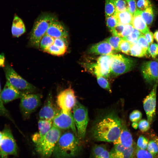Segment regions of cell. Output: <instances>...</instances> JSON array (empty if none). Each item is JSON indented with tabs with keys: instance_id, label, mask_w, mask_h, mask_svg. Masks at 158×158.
Instances as JSON below:
<instances>
[{
	"instance_id": "50",
	"label": "cell",
	"mask_w": 158,
	"mask_h": 158,
	"mask_svg": "<svg viewBox=\"0 0 158 158\" xmlns=\"http://www.w3.org/2000/svg\"><path fill=\"white\" fill-rule=\"evenodd\" d=\"M124 26V25L118 24L111 32L113 36L121 37V34L123 29Z\"/></svg>"
},
{
	"instance_id": "21",
	"label": "cell",
	"mask_w": 158,
	"mask_h": 158,
	"mask_svg": "<svg viewBox=\"0 0 158 158\" xmlns=\"http://www.w3.org/2000/svg\"><path fill=\"white\" fill-rule=\"evenodd\" d=\"M25 31L24 23L21 19L17 16L14 17L11 27V32L13 36L18 37Z\"/></svg>"
},
{
	"instance_id": "31",
	"label": "cell",
	"mask_w": 158,
	"mask_h": 158,
	"mask_svg": "<svg viewBox=\"0 0 158 158\" xmlns=\"http://www.w3.org/2000/svg\"><path fill=\"white\" fill-rule=\"evenodd\" d=\"M66 51V50L61 48L53 44L44 51L53 55L59 56L64 54Z\"/></svg>"
},
{
	"instance_id": "13",
	"label": "cell",
	"mask_w": 158,
	"mask_h": 158,
	"mask_svg": "<svg viewBox=\"0 0 158 158\" xmlns=\"http://www.w3.org/2000/svg\"><path fill=\"white\" fill-rule=\"evenodd\" d=\"M59 109L55 105L52 95L50 92L47 98L44 105L40 110L39 114L40 119L51 120L59 112Z\"/></svg>"
},
{
	"instance_id": "15",
	"label": "cell",
	"mask_w": 158,
	"mask_h": 158,
	"mask_svg": "<svg viewBox=\"0 0 158 158\" xmlns=\"http://www.w3.org/2000/svg\"><path fill=\"white\" fill-rule=\"evenodd\" d=\"M111 54L102 55L97 59L96 63L92 65L93 72L97 76L109 77L111 73L109 61Z\"/></svg>"
},
{
	"instance_id": "23",
	"label": "cell",
	"mask_w": 158,
	"mask_h": 158,
	"mask_svg": "<svg viewBox=\"0 0 158 158\" xmlns=\"http://www.w3.org/2000/svg\"><path fill=\"white\" fill-rule=\"evenodd\" d=\"M114 15L117 19L118 24L123 25L132 24L133 16L128 10L123 12H116Z\"/></svg>"
},
{
	"instance_id": "43",
	"label": "cell",
	"mask_w": 158,
	"mask_h": 158,
	"mask_svg": "<svg viewBox=\"0 0 158 158\" xmlns=\"http://www.w3.org/2000/svg\"><path fill=\"white\" fill-rule=\"evenodd\" d=\"M147 139L143 135H140L137 142V147L140 149L145 150L147 148L148 143Z\"/></svg>"
},
{
	"instance_id": "41",
	"label": "cell",
	"mask_w": 158,
	"mask_h": 158,
	"mask_svg": "<svg viewBox=\"0 0 158 158\" xmlns=\"http://www.w3.org/2000/svg\"><path fill=\"white\" fill-rule=\"evenodd\" d=\"M1 92L0 82V115L9 119L11 121H12V119L10 116L8 111L4 106V104L1 98Z\"/></svg>"
},
{
	"instance_id": "44",
	"label": "cell",
	"mask_w": 158,
	"mask_h": 158,
	"mask_svg": "<svg viewBox=\"0 0 158 158\" xmlns=\"http://www.w3.org/2000/svg\"><path fill=\"white\" fill-rule=\"evenodd\" d=\"M54 44L61 48L67 50L68 46L67 38H55L54 39Z\"/></svg>"
},
{
	"instance_id": "49",
	"label": "cell",
	"mask_w": 158,
	"mask_h": 158,
	"mask_svg": "<svg viewBox=\"0 0 158 158\" xmlns=\"http://www.w3.org/2000/svg\"><path fill=\"white\" fill-rule=\"evenodd\" d=\"M137 43L142 48L149 51L150 45L146 39L144 34L139 37Z\"/></svg>"
},
{
	"instance_id": "29",
	"label": "cell",
	"mask_w": 158,
	"mask_h": 158,
	"mask_svg": "<svg viewBox=\"0 0 158 158\" xmlns=\"http://www.w3.org/2000/svg\"><path fill=\"white\" fill-rule=\"evenodd\" d=\"M126 148L121 144L114 145L110 152L112 158H123V152Z\"/></svg>"
},
{
	"instance_id": "10",
	"label": "cell",
	"mask_w": 158,
	"mask_h": 158,
	"mask_svg": "<svg viewBox=\"0 0 158 158\" xmlns=\"http://www.w3.org/2000/svg\"><path fill=\"white\" fill-rule=\"evenodd\" d=\"M52 123L53 126L60 129L70 130L77 135L73 115L71 111L61 110L53 119Z\"/></svg>"
},
{
	"instance_id": "51",
	"label": "cell",
	"mask_w": 158,
	"mask_h": 158,
	"mask_svg": "<svg viewBox=\"0 0 158 158\" xmlns=\"http://www.w3.org/2000/svg\"><path fill=\"white\" fill-rule=\"evenodd\" d=\"M144 35L150 45L153 43L154 38V35L152 32L149 31L144 34Z\"/></svg>"
},
{
	"instance_id": "17",
	"label": "cell",
	"mask_w": 158,
	"mask_h": 158,
	"mask_svg": "<svg viewBox=\"0 0 158 158\" xmlns=\"http://www.w3.org/2000/svg\"><path fill=\"white\" fill-rule=\"evenodd\" d=\"M46 34L55 39L56 38H67L68 32L63 24L56 20L50 25Z\"/></svg>"
},
{
	"instance_id": "22",
	"label": "cell",
	"mask_w": 158,
	"mask_h": 158,
	"mask_svg": "<svg viewBox=\"0 0 158 158\" xmlns=\"http://www.w3.org/2000/svg\"><path fill=\"white\" fill-rule=\"evenodd\" d=\"M94 158H112L110 153L103 145H96L93 148Z\"/></svg>"
},
{
	"instance_id": "35",
	"label": "cell",
	"mask_w": 158,
	"mask_h": 158,
	"mask_svg": "<svg viewBox=\"0 0 158 158\" xmlns=\"http://www.w3.org/2000/svg\"><path fill=\"white\" fill-rule=\"evenodd\" d=\"M135 156L137 158H157L147 150L140 149L138 147L136 151Z\"/></svg>"
},
{
	"instance_id": "56",
	"label": "cell",
	"mask_w": 158,
	"mask_h": 158,
	"mask_svg": "<svg viewBox=\"0 0 158 158\" xmlns=\"http://www.w3.org/2000/svg\"><path fill=\"white\" fill-rule=\"evenodd\" d=\"M157 46H158V43L157 44Z\"/></svg>"
},
{
	"instance_id": "33",
	"label": "cell",
	"mask_w": 158,
	"mask_h": 158,
	"mask_svg": "<svg viewBox=\"0 0 158 158\" xmlns=\"http://www.w3.org/2000/svg\"><path fill=\"white\" fill-rule=\"evenodd\" d=\"M143 34L139 30L134 28L132 32L129 36L122 39L133 44L137 42L139 37Z\"/></svg>"
},
{
	"instance_id": "5",
	"label": "cell",
	"mask_w": 158,
	"mask_h": 158,
	"mask_svg": "<svg viewBox=\"0 0 158 158\" xmlns=\"http://www.w3.org/2000/svg\"><path fill=\"white\" fill-rule=\"evenodd\" d=\"M4 71L6 79L12 86L25 93H31L36 90V88L19 75L8 63L5 65Z\"/></svg>"
},
{
	"instance_id": "3",
	"label": "cell",
	"mask_w": 158,
	"mask_h": 158,
	"mask_svg": "<svg viewBox=\"0 0 158 158\" xmlns=\"http://www.w3.org/2000/svg\"><path fill=\"white\" fill-rule=\"evenodd\" d=\"M56 20L57 17L52 14L44 13L39 16L34 23L30 33V44L37 48L39 47L41 38L46 34L51 24Z\"/></svg>"
},
{
	"instance_id": "38",
	"label": "cell",
	"mask_w": 158,
	"mask_h": 158,
	"mask_svg": "<svg viewBox=\"0 0 158 158\" xmlns=\"http://www.w3.org/2000/svg\"><path fill=\"white\" fill-rule=\"evenodd\" d=\"M116 12H123L128 10L127 2L124 0H114Z\"/></svg>"
},
{
	"instance_id": "28",
	"label": "cell",
	"mask_w": 158,
	"mask_h": 158,
	"mask_svg": "<svg viewBox=\"0 0 158 158\" xmlns=\"http://www.w3.org/2000/svg\"><path fill=\"white\" fill-rule=\"evenodd\" d=\"M141 16L147 25L151 24L153 22L154 17L153 10L152 6L143 11H142Z\"/></svg>"
},
{
	"instance_id": "26",
	"label": "cell",
	"mask_w": 158,
	"mask_h": 158,
	"mask_svg": "<svg viewBox=\"0 0 158 158\" xmlns=\"http://www.w3.org/2000/svg\"><path fill=\"white\" fill-rule=\"evenodd\" d=\"M150 138L147 150L158 158V137L154 134H152Z\"/></svg>"
},
{
	"instance_id": "54",
	"label": "cell",
	"mask_w": 158,
	"mask_h": 158,
	"mask_svg": "<svg viewBox=\"0 0 158 158\" xmlns=\"http://www.w3.org/2000/svg\"><path fill=\"white\" fill-rule=\"evenodd\" d=\"M132 126L135 129H136L138 127V124L137 122H133Z\"/></svg>"
},
{
	"instance_id": "46",
	"label": "cell",
	"mask_w": 158,
	"mask_h": 158,
	"mask_svg": "<svg viewBox=\"0 0 158 158\" xmlns=\"http://www.w3.org/2000/svg\"><path fill=\"white\" fill-rule=\"evenodd\" d=\"M142 117V113L140 111L135 110L130 114L129 118L132 122H138L141 119Z\"/></svg>"
},
{
	"instance_id": "20",
	"label": "cell",
	"mask_w": 158,
	"mask_h": 158,
	"mask_svg": "<svg viewBox=\"0 0 158 158\" xmlns=\"http://www.w3.org/2000/svg\"><path fill=\"white\" fill-rule=\"evenodd\" d=\"M141 11L137 9L133 15L132 25L134 28L144 34L149 31L150 30L147 25L142 17Z\"/></svg>"
},
{
	"instance_id": "53",
	"label": "cell",
	"mask_w": 158,
	"mask_h": 158,
	"mask_svg": "<svg viewBox=\"0 0 158 158\" xmlns=\"http://www.w3.org/2000/svg\"><path fill=\"white\" fill-rule=\"evenodd\" d=\"M154 38L156 41L158 42V30H156L154 34Z\"/></svg>"
},
{
	"instance_id": "40",
	"label": "cell",
	"mask_w": 158,
	"mask_h": 158,
	"mask_svg": "<svg viewBox=\"0 0 158 158\" xmlns=\"http://www.w3.org/2000/svg\"><path fill=\"white\" fill-rule=\"evenodd\" d=\"M152 6L150 0H138L136 3L137 9L143 11Z\"/></svg>"
},
{
	"instance_id": "18",
	"label": "cell",
	"mask_w": 158,
	"mask_h": 158,
	"mask_svg": "<svg viewBox=\"0 0 158 158\" xmlns=\"http://www.w3.org/2000/svg\"><path fill=\"white\" fill-rule=\"evenodd\" d=\"M115 51L110 44L105 40L93 45L89 50L90 53L102 55L113 54Z\"/></svg>"
},
{
	"instance_id": "52",
	"label": "cell",
	"mask_w": 158,
	"mask_h": 158,
	"mask_svg": "<svg viewBox=\"0 0 158 158\" xmlns=\"http://www.w3.org/2000/svg\"><path fill=\"white\" fill-rule=\"evenodd\" d=\"M4 54H0V66L3 67L4 65Z\"/></svg>"
},
{
	"instance_id": "6",
	"label": "cell",
	"mask_w": 158,
	"mask_h": 158,
	"mask_svg": "<svg viewBox=\"0 0 158 158\" xmlns=\"http://www.w3.org/2000/svg\"><path fill=\"white\" fill-rule=\"evenodd\" d=\"M73 110L78 136L80 139L83 138L85 136L89 121L87 109L77 101Z\"/></svg>"
},
{
	"instance_id": "30",
	"label": "cell",
	"mask_w": 158,
	"mask_h": 158,
	"mask_svg": "<svg viewBox=\"0 0 158 158\" xmlns=\"http://www.w3.org/2000/svg\"><path fill=\"white\" fill-rule=\"evenodd\" d=\"M105 12L106 17L114 15L116 12L114 0H105Z\"/></svg>"
},
{
	"instance_id": "32",
	"label": "cell",
	"mask_w": 158,
	"mask_h": 158,
	"mask_svg": "<svg viewBox=\"0 0 158 158\" xmlns=\"http://www.w3.org/2000/svg\"><path fill=\"white\" fill-rule=\"evenodd\" d=\"M122 38L120 37L113 36L106 39L105 40L116 51H119V44Z\"/></svg>"
},
{
	"instance_id": "19",
	"label": "cell",
	"mask_w": 158,
	"mask_h": 158,
	"mask_svg": "<svg viewBox=\"0 0 158 158\" xmlns=\"http://www.w3.org/2000/svg\"><path fill=\"white\" fill-rule=\"evenodd\" d=\"M113 143L114 145L121 144L126 148L130 147L133 145L134 142L132 135L125 125H123L118 138Z\"/></svg>"
},
{
	"instance_id": "37",
	"label": "cell",
	"mask_w": 158,
	"mask_h": 158,
	"mask_svg": "<svg viewBox=\"0 0 158 158\" xmlns=\"http://www.w3.org/2000/svg\"><path fill=\"white\" fill-rule=\"evenodd\" d=\"M137 147L134 143L131 147L126 148L123 152V158H134L135 156Z\"/></svg>"
},
{
	"instance_id": "8",
	"label": "cell",
	"mask_w": 158,
	"mask_h": 158,
	"mask_svg": "<svg viewBox=\"0 0 158 158\" xmlns=\"http://www.w3.org/2000/svg\"><path fill=\"white\" fill-rule=\"evenodd\" d=\"M2 132L0 144V158H8L9 155H17L18 147L10 127L6 125Z\"/></svg>"
},
{
	"instance_id": "1",
	"label": "cell",
	"mask_w": 158,
	"mask_h": 158,
	"mask_svg": "<svg viewBox=\"0 0 158 158\" xmlns=\"http://www.w3.org/2000/svg\"><path fill=\"white\" fill-rule=\"evenodd\" d=\"M123 124L114 112L105 116L97 122L92 129V136L97 141L114 142L118 138Z\"/></svg>"
},
{
	"instance_id": "4",
	"label": "cell",
	"mask_w": 158,
	"mask_h": 158,
	"mask_svg": "<svg viewBox=\"0 0 158 158\" xmlns=\"http://www.w3.org/2000/svg\"><path fill=\"white\" fill-rule=\"evenodd\" d=\"M60 129L52 126L36 145V150L42 158H49L61 135Z\"/></svg>"
},
{
	"instance_id": "47",
	"label": "cell",
	"mask_w": 158,
	"mask_h": 158,
	"mask_svg": "<svg viewBox=\"0 0 158 158\" xmlns=\"http://www.w3.org/2000/svg\"><path fill=\"white\" fill-rule=\"evenodd\" d=\"M150 123L149 121L145 119L141 120L138 123V127L140 130L142 132H145L148 131L150 128Z\"/></svg>"
},
{
	"instance_id": "14",
	"label": "cell",
	"mask_w": 158,
	"mask_h": 158,
	"mask_svg": "<svg viewBox=\"0 0 158 158\" xmlns=\"http://www.w3.org/2000/svg\"><path fill=\"white\" fill-rule=\"evenodd\" d=\"M142 76L147 82L152 83L158 82V62L150 61L143 63L141 67Z\"/></svg>"
},
{
	"instance_id": "27",
	"label": "cell",
	"mask_w": 158,
	"mask_h": 158,
	"mask_svg": "<svg viewBox=\"0 0 158 158\" xmlns=\"http://www.w3.org/2000/svg\"><path fill=\"white\" fill-rule=\"evenodd\" d=\"M54 38L46 34L40 41L39 47L42 50L44 51L54 44Z\"/></svg>"
},
{
	"instance_id": "39",
	"label": "cell",
	"mask_w": 158,
	"mask_h": 158,
	"mask_svg": "<svg viewBox=\"0 0 158 158\" xmlns=\"http://www.w3.org/2000/svg\"><path fill=\"white\" fill-rule=\"evenodd\" d=\"M97 80L99 85L102 88L111 92L110 84L107 79L103 77L97 76Z\"/></svg>"
},
{
	"instance_id": "55",
	"label": "cell",
	"mask_w": 158,
	"mask_h": 158,
	"mask_svg": "<svg viewBox=\"0 0 158 158\" xmlns=\"http://www.w3.org/2000/svg\"><path fill=\"white\" fill-rule=\"evenodd\" d=\"M2 137V132L0 131V144L1 141Z\"/></svg>"
},
{
	"instance_id": "48",
	"label": "cell",
	"mask_w": 158,
	"mask_h": 158,
	"mask_svg": "<svg viewBox=\"0 0 158 158\" xmlns=\"http://www.w3.org/2000/svg\"><path fill=\"white\" fill-rule=\"evenodd\" d=\"M134 28L131 24L124 25L121 37L123 38L129 36L132 32Z\"/></svg>"
},
{
	"instance_id": "9",
	"label": "cell",
	"mask_w": 158,
	"mask_h": 158,
	"mask_svg": "<svg viewBox=\"0 0 158 158\" xmlns=\"http://www.w3.org/2000/svg\"><path fill=\"white\" fill-rule=\"evenodd\" d=\"M110 71L118 76L130 70L134 65L133 61L120 54H111L109 61Z\"/></svg>"
},
{
	"instance_id": "7",
	"label": "cell",
	"mask_w": 158,
	"mask_h": 158,
	"mask_svg": "<svg viewBox=\"0 0 158 158\" xmlns=\"http://www.w3.org/2000/svg\"><path fill=\"white\" fill-rule=\"evenodd\" d=\"M42 96L40 94L23 93L20 98V107L24 119H28L32 113L40 106Z\"/></svg>"
},
{
	"instance_id": "2",
	"label": "cell",
	"mask_w": 158,
	"mask_h": 158,
	"mask_svg": "<svg viewBox=\"0 0 158 158\" xmlns=\"http://www.w3.org/2000/svg\"><path fill=\"white\" fill-rule=\"evenodd\" d=\"M81 149L77 135L73 131H67L61 134L52 155L55 158H71L78 154Z\"/></svg>"
},
{
	"instance_id": "12",
	"label": "cell",
	"mask_w": 158,
	"mask_h": 158,
	"mask_svg": "<svg viewBox=\"0 0 158 158\" xmlns=\"http://www.w3.org/2000/svg\"><path fill=\"white\" fill-rule=\"evenodd\" d=\"M157 83H155L151 91L143 101V107L146 114L147 120L150 124L152 122L155 115Z\"/></svg>"
},
{
	"instance_id": "45",
	"label": "cell",
	"mask_w": 158,
	"mask_h": 158,
	"mask_svg": "<svg viewBox=\"0 0 158 158\" xmlns=\"http://www.w3.org/2000/svg\"><path fill=\"white\" fill-rule=\"evenodd\" d=\"M127 2L128 10L133 15L137 9L136 0H125Z\"/></svg>"
},
{
	"instance_id": "16",
	"label": "cell",
	"mask_w": 158,
	"mask_h": 158,
	"mask_svg": "<svg viewBox=\"0 0 158 158\" xmlns=\"http://www.w3.org/2000/svg\"><path fill=\"white\" fill-rule=\"evenodd\" d=\"M23 93L12 86L8 81L1 92V98L4 104L20 98Z\"/></svg>"
},
{
	"instance_id": "25",
	"label": "cell",
	"mask_w": 158,
	"mask_h": 158,
	"mask_svg": "<svg viewBox=\"0 0 158 158\" xmlns=\"http://www.w3.org/2000/svg\"><path fill=\"white\" fill-rule=\"evenodd\" d=\"M148 54H149V53L148 51L142 48L136 42L132 44L129 55L138 57H142L147 56Z\"/></svg>"
},
{
	"instance_id": "42",
	"label": "cell",
	"mask_w": 158,
	"mask_h": 158,
	"mask_svg": "<svg viewBox=\"0 0 158 158\" xmlns=\"http://www.w3.org/2000/svg\"><path fill=\"white\" fill-rule=\"evenodd\" d=\"M149 52L154 59L158 61V47L157 44L152 43L150 45Z\"/></svg>"
},
{
	"instance_id": "34",
	"label": "cell",
	"mask_w": 158,
	"mask_h": 158,
	"mask_svg": "<svg viewBox=\"0 0 158 158\" xmlns=\"http://www.w3.org/2000/svg\"><path fill=\"white\" fill-rule=\"evenodd\" d=\"M132 44L129 42L122 38L119 44V51L125 54L130 55V50Z\"/></svg>"
},
{
	"instance_id": "36",
	"label": "cell",
	"mask_w": 158,
	"mask_h": 158,
	"mask_svg": "<svg viewBox=\"0 0 158 158\" xmlns=\"http://www.w3.org/2000/svg\"><path fill=\"white\" fill-rule=\"evenodd\" d=\"M106 20L107 26L110 32L118 24V20L114 15L106 17Z\"/></svg>"
},
{
	"instance_id": "24",
	"label": "cell",
	"mask_w": 158,
	"mask_h": 158,
	"mask_svg": "<svg viewBox=\"0 0 158 158\" xmlns=\"http://www.w3.org/2000/svg\"><path fill=\"white\" fill-rule=\"evenodd\" d=\"M38 133L41 139L52 127L53 126L52 121L51 120L40 119L38 122Z\"/></svg>"
},
{
	"instance_id": "11",
	"label": "cell",
	"mask_w": 158,
	"mask_h": 158,
	"mask_svg": "<svg viewBox=\"0 0 158 158\" xmlns=\"http://www.w3.org/2000/svg\"><path fill=\"white\" fill-rule=\"evenodd\" d=\"M76 102L74 92L71 87L61 91L57 97V105L63 111H71Z\"/></svg>"
}]
</instances>
